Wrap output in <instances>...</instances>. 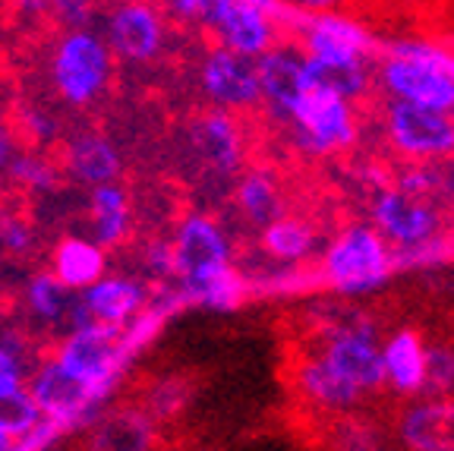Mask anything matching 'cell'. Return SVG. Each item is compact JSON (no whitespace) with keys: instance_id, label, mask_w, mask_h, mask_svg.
<instances>
[{"instance_id":"4316f807","label":"cell","mask_w":454,"mask_h":451,"mask_svg":"<svg viewBox=\"0 0 454 451\" xmlns=\"http://www.w3.org/2000/svg\"><path fill=\"white\" fill-rule=\"evenodd\" d=\"M42 426V410L32 401L26 388H0V432L13 436H28Z\"/></svg>"},{"instance_id":"2e32d148","label":"cell","mask_w":454,"mask_h":451,"mask_svg":"<svg viewBox=\"0 0 454 451\" xmlns=\"http://www.w3.org/2000/svg\"><path fill=\"white\" fill-rule=\"evenodd\" d=\"M111 44L127 60H152L164 44V22L149 4H123L111 16Z\"/></svg>"},{"instance_id":"d6a6232c","label":"cell","mask_w":454,"mask_h":451,"mask_svg":"<svg viewBox=\"0 0 454 451\" xmlns=\"http://www.w3.org/2000/svg\"><path fill=\"white\" fill-rule=\"evenodd\" d=\"M0 243L10 253H26L32 247V227L20 218H0Z\"/></svg>"},{"instance_id":"6da1fadb","label":"cell","mask_w":454,"mask_h":451,"mask_svg":"<svg viewBox=\"0 0 454 451\" xmlns=\"http://www.w3.org/2000/svg\"><path fill=\"white\" fill-rule=\"evenodd\" d=\"M174 275L184 281V297L208 310H237L249 297V281L234 265V247L224 227L208 215H186L177 227Z\"/></svg>"},{"instance_id":"603a6c76","label":"cell","mask_w":454,"mask_h":451,"mask_svg":"<svg viewBox=\"0 0 454 451\" xmlns=\"http://www.w3.org/2000/svg\"><path fill=\"white\" fill-rule=\"evenodd\" d=\"M306 70H309L312 85L328 89V92L354 101V105L366 99L369 89L376 85L369 60H312V57H306Z\"/></svg>"},{"instance_id":"30bf717a","label":"cell","mask_w":454,"mask_h":451,"mask_svg":"<svg viewBox=\"0 0 454 451\" xmlns=\"http://www.w3.org/2000/svg\"><path fill=\"white\" fill-rule=\"evenodd\" d=\"M129 347V338L114 328V325H98L89 322L82 328H73L70 338L60 347V363H64L70 373H76L79 379L92 382V385L105 388L107 379L114 376L117 363L123 360Z\"/></svg>"},{"instance_id":"277c9868","label":"cell","mask_w":454,"mask_h":451,"mask_svg":"<svg viewBox=\"0 0 454 451\" xmlns=\"http://www.w3.org/2000/svg\"><path fill=\"white\" fill-rule=\"evenodd\" d=\"M391 152L411 164L454 162V117L429 107L388 101L382 114Z\"/></svg>"},{"instance_id":"f1b7e54d","label":"cell","mask_w":454,"mask_h":451,"mask_svg":"<svg viewBox=\"0 0 454 451\" xmlns=\"http://www.w3.org/2000/svg\"><path fill=\"white\" fill-rule=\"evenodd\" d=\"M391 186L411 193V196L442 202V193H445V168H442V164H407V168L395 177Z\"/></svg>"},{"instance_id":"7a4b0ae2","label":"cell","mask_w":454,"mask_h":451,"mask_svg":"<svg viewBox=\"0 0 454 451\" xmlns=\"http://www.w3.org/2000/svg\"><path fill=\"white\" fill-rule=\"evenodd\" d=\"M397 275L395 249L376 233L369 221L340 227L319 259L322 288L334 297H366L382 290Z\"/></svg>"},{"instance_id":"52a82bcc","label":"cell","mask_w":454,"mask_h":451,"mask_svg":"<svg viewBox=\"0 0 454 451\" xmlns=\"http://www.w3.org/2000/svg\"><path fill=\"white\" fill-rule=\"evenodd\" d=\"M255 76H259V105L278 120L287 123L297 105L312 89L309 70H306L303 51L291 44H275L255 60Z\"/></svg>"},{"instance_id":"7402d4cb","label":"cell","mask_w":454,"mask_h":451,"mask_svg":"<svg viewBox=\"0 0 454 451\" xmlns=\"http://www.w3.org/2000/svg\"><path fill=\"white\" fill-rule=\"evenodd\" d=\"M67 168L85 184L105 186L121 177V155L105 136L85 133L79 139H73V146L67 148Z\"/></svg>"},{"instance_id":"83f0119b","label":"cell","mask_w":454,"mask_h":451,"mask_svg":"<svg viewBox=\"0 0 454 451\" xmlns=\"http://www.w3.org/2000/svg\"><path fill=\"white\" fill-rule=\"evenodd\" d=\"M419 398H454V341H426V376Z\"/></svg>"},{"instance_id":"74e56055","label":"cell","mask_w":454,"mask_h":451,"mask_svg":"<svg viewBox=\"0 0 454 451\" xmlns=\"http://www.w3.org/2000/svg\"><path fill=\"white\" fill-rule=\"evenodd\" d=\"M0 451H16L13 448V439H10L7 432H0Z\"/></svg>"},{"instance_id":"836d02e7","label":"cell","mask_w":454,"mask_h":451,"mask_svg":"<svg viewBox=\"0 0 454 451\" xmlns=\"http://www.w3.org/2000/svg\"><path fill=\"white\" fill-rule=\"evenodd\" d=\"M22 385V367L20 357L7 347H0V388H16Z\"/></svg>"},{"instance_id":"ffe728a7","label":"cell","mask_w":454,"mask_h":451,"mask_svg":"<svg viewBox=\"0 0 454 451\" xmlns=\"http://www.w3.org/2000/svg\"><path fill=\"white\" fill-rule=\"evenodd\" d=\"M237 212L249 221L253 227L262 231L265 225H271L275 218H281L284 212V193L281 184L275 180L271 170L253 168L237 180V193H234Z\"/></svg>"},{"instance_id":"8fae6325","label":"cell","mask_w":454,"mask_h":451,"mask_svg":"<svg viewBox=\"0 0 454 451\" xmlns=\"http://www.w3.org/2000/svg\"><path fill=\"white\" fill-rule=\"evenodd\" d=\"M190 148L202 162V168L221 177L237 174L243 168V155H247V142H243V130L237 117L218 111V107L199 114L190 123Z\"/></svg>"},{"instance_id":"ba28073f","label":"cell","mask_w":454,"mask_h":451,"mask_svg":"<svg viewBox=\"0 0 454 451\" xmlns=\"http://www.w3.org/2000/svg\"><path fill=\"white\" fill-rule=\"evenodd\" d=\"M303 54L312 60H376L379 42L360 20L348 13L303 16L300 22Z\"/></svg>"},{"instance_id":"8992f818","label":"cell","mask_w":454,"mask_h":451,"mask_svg":"<svg viewBox=\"0 0 454 451\" xmlns=\"http://www.w3.org/2000/svg\"><path fill=\"white\" fill-rule=\"evenodd\" d=\"M57 92L64 95L70 105H89L101 95L111 76V51L92 32H70L60 38L51 60Z\"/></svg>"},{"instance_id":"f546056e","label":"cell","mask_w":454,"mask_h":451,"mask_svg":"<svg viewBox=\"0 0 454 451\" xmlns=\"http://www.w3.org/2000/svg\"><path fill=\"white\" fill-rule=\"evenodd\" d=\"M186 401H190L186 382L168 379V382H161V385H155V392H152V398H149V410H152V416H174L186 407Z\"/></svg>"},{"instance_id":"4dcf8cb0","label":"cell","mask_w":454,"mask_h":451,"mask_svg":"<svg viewBox=\"0 0 454 451\" xmlns=\"http://www.w3.org/2000/svg\"><path fill=\"white\" fill-rule=\"evenodd\" d=\"M44 10L73 32L85 28V22L92 20V0H44Z\"/></svg>"},{"instance_id":"9c48e42d","label":"cell","mask_w":454,"mask_h":451,"mask_svg":"<svg viewBox=\"0 0 454 451\" xmlns=\"http://www.w3.org/2000/svg\"><path fill=\"white\" fill-rule=\"evenodd\" d=\"M199 85L206 99L218 111L237 114L253 111L259 105V76H255V60L234 54L227 48H212L199 67Z\"/></svg>"},{"instance_id":"7c38bea8","label":"cell","mask_w":454,"mask_h":451,"mask_svg":"<svg viewBox=\"0 0 454 451\" xmlns=\"http://www.w3.org/2000/svg\"><path fill=\"white\" fill-rule=\"evenodd\" d=\"M294 388H297V395L312 410H319L325 416H340V414H350V410H360L363 401H366V395H363L360 388L350 385L316 351L306 353L297 367H294Z\"/></svg>"},{"instance_id":"4fadbf2b","label":"cell","mask_w":454,"mask_h":451,"mask_svg":"<svg viewBox=\"0 0 454 451\" xmlns=\"http://www.w3.org/2000/svg\"><path fill=\"white\" fill-rule=\"evenodd\" d=\"M395 436L404 451H454V398H411Z\"/></svg>"},{"instance_id":"d6986e66","label":"cell","mask_w":454,"mask_h":451,"mask_svg":"<svg viewBox=\"0 0 454 451\" xmlns=\"http://www.w3.org/2000/svg\"><path fill=\"white\" fill-rule=\"evenodd\" d=\"M105 249L95 240L67 237L54 249V272L51 275L64 284L67 290H85L105 278Z\"/></svg>"},{"instance_id":"44dd1931","label":"cell","mask_w":454,"mask_h":451,"mask_svg":"<svg viewBox=\"0 0 454 451\" xmlns=\"http://www.w3.org/2000/svg\"><path fill=\"white\" fill-rule=\"evenodd\" d=\"M155 426L142 410H114L95 426L89 451H152Z\"/></svg>"},{"instance_id":"e575fe53","label":"cell","mask_w":454,"mask_h":451,"mask_svg":"<svg viewBox=\"0 0 454 451\" xmlns=\"http://www.w3.org/2000/svg\"><path fill=\"white\" fill-rule=\"evenodd\" d=\"M344 0H287V7L297 10L300 16H322V13H338Z\"/></svg>"},{"instance_id":"cb8c5ba5","label":"cell","mask_w":454,"mask_h":451,"mask_svg":"<svg viewBox=\"0 0 454 451\" xmlns=\"http://www.w3.org/2000/svg\"><path fill=\"white\" fill-rule=\"evenodd\" d=\"M92 231L98 247H117L129 233V199L117 184H105L92 190Z\"/></svg>"},{"instance_id":"e0dca14e","label":"cell","mask_w":454,"mask_h":451,"mask_svg":"<svg viewBox=\"0 0 454 451\" xmlns=\"http://www.w3.org/2000/svg\"><path fill=\"white\" fill-rule=\"evenodd\" d=\"M79 304H82L89 322L123 328V322L139 316L142 304H145V290L139 281H129V278H101L92 288L82 290Z\"/></svg>"},{"instance_id":"9a60e30c","label":"cell","mask_w":454,"mask_h":451,"mask_svg":"<svg viewBox=\"0 0 454 451\" xmlns=\"http://www.w3.org/2000/svg\"><path fill=\"white\" fill-rule=\"evenodd\" d=\"M382 376L385 388L401 398H419L426 376V341L417 328L404 325L382 341Z\"/></svg>"},{"instance_id":"8d00e7d4","label":"cell","mask_w":454,"mask_h":451,"mask_svg":"<svg viewBox=\"0 0 454 451\" xmlns=\"http://www.w3.org/2000/svg\"><path fill=\"white\" fill-rule=\"evenodd\" d=\"M442 199L454 209V164L445 170V193H442Z\"/></svg>"},{"instance_id":"d4e9b609","label":"cell","mask_w":454,"mask_h":451,"mask_svg":"<svg viewBox=\"0 0 454 451\" xmlns=\"http://www.w3.org/2000/svg\"><path fill=\"white\" fill-rule=\"evenodd\" d=\"M328 445L332 451H385V430L372 416L350 410L332 420Z\"/></svg>"},{"instance_id":"5bb4252c","label":"cell","mask_w":454,"mask_h":451,"mask_svg":"<svg viewBox=\"0 0 454 451\" xmlns=\"http://www.w3.org/2000/svg\"><path fill=\"white\" fill-rule=\"evenodd\" d=\"M32 401L38 404L42 416H51V420H70V416L82 414L95 398L101 395V388L92 385V382L79 379L76 373L60 363V360H51L32 379V388H28Z\"/></svg>"},{"instance_id":"d590c367","label":"cell","mask_w":454,"mask_h":451,"mask_svg":"<svg viewBox=\"0 0 454 451\" xmlns=\"http://www.w3.org/2000/svg\"><path fill=\"white\" fill-rule=\"evenodd\" d=\"M16 158V146H13V136H10L7 127H0V170H10Z\"/></svg>"},{"instance_id":"f35d334b","label":"cell","mask_w":454,"mask_h":451,"mask_svg":"<svg viewBox=\"0 0 454 451\" xmlns=\"http://www.w3.org/2000/svg\"><path fill=\"white\" fill-rule=\"evenodd\" d=\"M385 451H388V448H385Z\"/></svg>"},{"instance_id":"3957f363","label":"cell","mask_w":454,"mask_h":451,"mask_svg":"<svg viewBox=\"0 0 454 451\" xmlns=\"http://www.w3.org/2000/svg\"><path fill=\"white\" fill-rule=\"evenodd\" d=\"M287 130H291L294 142L309 155H340L360 139L356 105L328 89L312 85L287 120Z\"/></svg>"},{"instance_id":"5b68a950","label":"cell","mask_w":454,"mask_h":451,"mask_svg":"<svg viewBox=\"0 0 454 451\" xmlns=\"http://www.w3.org/2000/svg\"><path fill=\"white\" fill-rule=\"evenodd\" d=\"M369 225L395 253L423 247L448 231L445 209L435 199L411 196L397 186H382L369 202Z\"/></svg>"},{"instance_id":"ac0fdd59","label":"cell","mask_w":454,"mask_h":451,"mask_svg":"<svg viewBox=\"0 0 454 451\" xmlns=\"http://www.w3.org/2000/svg\"><path fill=\"white\" fill-rule=\"evenodd\" d=\"M259 247L275 265H306L316 256L319 237L312 225L297 215H281L259 231Z\"/></svg>"},{"instance_id":"484cf974","label":"cell","mask_w":454,"mask_h":451,"mask_svg":"<svg viewBox=\"0 0 454 451\" xmlns=\"http://www.w3.org/2000/svg\"><path fill=\"white\" fill-rule=\"evenodd\" d=\"M28 306L44 322H64V319H70V313L82 319V322H89V316L82 313V304L73 306L70 290L57 281L51 272H42V275L32 278V284H28Z\"/></svg>"},{"instance_id":"1f68e13d","label":"cell","mask_w":454,"mask_h":451,"mask_svg":"<svg viewBox=\"0 0 454 451\" xmlns=\"http://www.w3.org/2000/svg\"><path fill=\"white\" fill-rule=\"evenodd\" d=\"M10 174L16 177V180H22V184L28 186H51L54 184V170H51V164H44L42 158H28V155H16L13 164H10Z\"/></svg>"}]
</instances>
